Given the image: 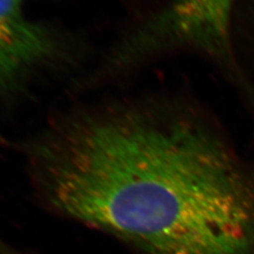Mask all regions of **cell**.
<instances>
[{"label": "cell", "mask_w": 254, "mask_h": 254, "mask_svg": "<svg viewBox=\"0 0 254 254\" xmlns=\"http://www.w3.org/2000/svg\"><path fill=\"white\" fill-rule=\"evenodd\" d=\"M25 153L47 208L143 254H254V168L200 127L86 114Z\"/></svg>", "instance_id": "6da1fadb"}, {"label": "cell", "mask_w": 254, "mask_h": 254, "mask_svg": "<svg viewBox=\"0 0 254 254\" xmlns=\"http://www.w3.org/2000/svg\"><path fill=\"white\" fill-rule=\"evenodd\" d=\"M234 0H177L173 6L178 24L192 34L220 38L228 33L231 6Z\"/></svg>", "instance_id": "3957f363"}, {"label": "cell", "mask_w": 254, "mask_h": 254, "mask_svg": "<svg viewBox=\"0 0 254 254\" xmlns=\"http://www.w3.org/2000/svg\"><path fill=\"white\" fill-rule=\"evenodd\" d=\"M53 50L48 34L25 15L23 0H0V88L9 89Z\"/></svg>", "instance_id": "7a4b0ae2"}]
</instances>
